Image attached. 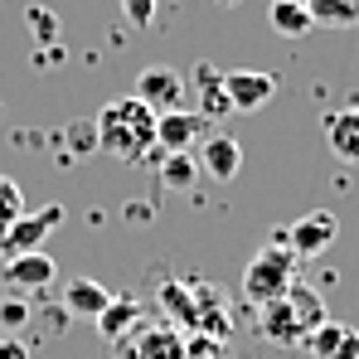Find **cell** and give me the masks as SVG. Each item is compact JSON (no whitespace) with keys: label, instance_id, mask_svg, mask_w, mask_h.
Returning <instances> with one entry per match:
<instances>
[{"label":"cell","instance_id":"1","mask_svg":"<svg viewBox=\"0 0 359 359\" xmlns=\"http://www.w3.org/2000/svg\"><path fill=\"white\" fill-rule=\"evenodd\" d=\"M97 151L112 156L117 165H156L161 161V146H156V112L141 102V97H112L97 117Z\"/></svg>","mask_w":359,"mask_h":359},{"label":"cell","instance_id":"2","mask_svg":"<svg viewBox=\"0 0 359 359\" xmlns=\"http://www.w3.org/2000/svg\"><path fill=\"white\" fill-rule=\"evenodd\" d=\"M320 320H325V301H320V292H311L306 282H292L287 297H277V301L262 306L257 330H262V340H272V345H282V350H297Z\"/></svg>","mask_w":359,"mask_h":359},{"label":"cell","instance_id":"3","mask_svg":"<svg viewBox=\"0 0 359 359\" xmlns=\"http://www.w3.org/2000/svg\"><path fill=\"white\" fill-rule=\"evenodd\" d=\"M297 262H301V257L287 248V243L262 248V252H257V257H248V267H243V297L257 301V306L287 297V292H292V282H297Z\"/></svg>","mask_w":359,"mask_h":359},{"label":"cell","instance_id":"4","mask_svg":"<svg viewBox=\"0 0 359 359\" xmlns=\"http://www.w3.org/2000/svg\"><path fill=\"white\" fill-rule=\"evenodd\" d=\"M131 97H141L151 112H175V107H184V97H189V83H184V73L170 68V63H151V68L136 73V93Z\"/></svg>","mask_w":359,"mask_h":359},{"label":"cell","instance_id":"5","mask_svg":"<svg viewBox=\"0 0 359 359\" xmlns=\"http://www.w3.org/2000/svg\"><path fill=\"white\" fill-rule=\"evenodd\" d=\"M204 126H209V121L199 117L194 107L156 112V146H161V156H180V151H194V146L204 141Z\"/></svg>","mask_w":359,"mask_h":359},{"label":"cell","instance_id":"6","mask_svg":"<svg viewBox=\"0 0 359 359\" xmlns=\"http://www.w3.org/2000/svg\"><path fill=\"white\" fill-rule=\"evenodd\" d=\"M224 97L233 102V112H257L277 97V73H262V68H233L224 73Z\"/></svg>","mask_w":359,"mask_h":359},{"label":"cell","instance_id":"7","mask_svg":"<svg viewBox=\"0 0 359 359\" xmlns=\"http://www.w3.org/2000/svg\"><path fill=\"white\" fill-rule=\"evenodd\" d=\"M340 233V219L330 214V209H311V214H301L297 224L287 229V248L297 252V257H320L330 243Z\"/></svg>","mask_w":359,"mask_h":359},{"label":"cell","instance_id":"8","mask_svg":"<svg viewBox=\"0 0 359 359\" xmlns=\"http://www.w3.org/2000/svg\"><path fill=\"white\" fill-rule=\"evenodd\" d=\"M59 224H63V209H59V204H44V209H39V214H29V219L20 214V219L0 233V248H5L10 257H15V252H34V248L49 238Z\"/></svg>","mask_w":359,"mask_h":359},{"label":"cell","instance_id":"9","mask_svg":"<svg viewBox=\"0 0 359 359\" xmlns=\"http://www.w3.org/2000/svg\"><path fill=\"white\" fill-rule=\"evenodd\" d=\"M199 170L209 180H219V184H229V180L243 170V146L233 141V136H224V131H214V136H204L199 141Z\"/></svg>","mask_w":359,"mask_h":359},{"label":"cell","instance_id":"10","mask_svg":"<svg viewBox=\"0 0 359 359\" xmlns=\"http://www.w3.org/2000/svg\"><path fill=\"white\" fill-rule=\"evenodd\" d=\"M301 345H306L316 359H359V330H355V325H340V320H330V316H325V320H320Z\"/></svg>","mask_w":359,"mask_h":359},{"label":"cell","instance_id":"11","mask_svg":"<svg viewBox=\"0 0 359 359\" xmlns=\"http://www.w3.org/2000/svg\"><path fill=\"white\" fill-rule=\"evenodd\" d=\"M189 83V93L199 97V117L214 121V117H233V102L224 97V73H214V63H194V73L184 78Z\"/></svg>","mask_w":359,"mask_h":359},{"label":"cell","instance_id":"12","mask_svg":"<svg viewBox=\"0 0 359 359\" xmlns=\"http://www.w3.org/2000/svg\"><path fill=\"white\" fill-rule=\"evenodd\" d=\"M325 146H330L335 161L359 165V102H355V107H335V112H325Z\"/></svg>","mask_w":359,"mask_h":359},{"label":"cell","instance_id":"13","mask_svg":"<svg viewBox=\"0 0 359 359\" xmlns=\"http://www.w3.org/2000/svg\"><path fill=\"white\" fill-rule=\"evenodd\" d=\"M54 272H59V267H54V257H49V252H39V248H34V252H15V257L5 262V282H10V287H25V292L49 287V282H54Z\"/></svg>","mask_w":359,"mask_h":359},{"label":"cell","instance_id":"14","mask_svg":"<svg viewBox=\"0 0 359 359\" xmlns=\"http://www.w3.org/2000/svg\"><path fill=\"white\" fill-rule=\"evenodd\" d=\"M107 301H112V292H107L102 282H93V277H73V282L63 287V311H68V316H88V320H93Z\"/></svg>","mask_w":359,"mask_h":359},{"label":"cell","instance_id":"15","mask_svg":"<svg viewBox=\"0 0 359 359\" xmlns=\"http://www.w3.org/2000/svg\"><path fill=\"white\" fill-rule=\"evenodd\" d=\"M97 330H102V340H126V330L141 320V311H136V301H126V297H112L97 316Z\"/></svg>","mask_w":359,"mask_h":359},{"label":"cell","instance_id":"16","mask_svg":"<svg viewBox=\"0 0 359 359\" xmlns=\"http://www.w3.org/2000/svg\"><path fill=\"white\" fill-rule=\"evenodd\" d=\"M267 25H272L277 34H287V39H301V34L316 29L301 0H272V5H267Z\"/></svg>","mask_w":359,"mask_h":359},{"label":"cell","instance_id":"17","mask_svg":"<svg viewBox=\"0 0 359 359\" xmlns=\"http://www.w3.org/2000/svg\"><path fill=\"white\" fill-rule=\"evenodd\" d=\"M306 15H311V25L350 29V25H359V0H306Z\"/></svg>","mask_w":359,"mask_h":359},{"label":"cell","instance_id":"18","mask_svg":"<svg viewBox=\"0 0 359 359\" xmlns=\"http://www.w3.org/2000/svg\"><path fill=\"white\" fill-rule=\"evenodd\" d=\"M156 165H161V184H165V189H189V184H194V175H199V161H194V151L161 156Z\"/></svg>","mask_w":359,"mask_h":359},{"label":"cell","instance_id":"19","mask_svg":"<svg viewBox=\"0 0 359 359\" xmlns=\"http://www.w3.org/2000/svg\"><path fill=\"white\" fill-rule=\"evenodd\" d=\"M25 20H29V29H34V39H39V44H59V39H63V34H59V15H54V10L29 5V10H25Z\"/></svg>","mask_w":359,"mask_h":359},{"label":"cell","instance_id":"20","mask_svg":"<svg viewBox=\"0 0 359 359\" xmlns=\"http://www.w3.org/2000/svg\"><path fill=\"white\" fill-rule=\"evenodd\" d=\"M20 214H25V194H20V184H15L10 175H0V233H5Z\"/></svg>","mask_w":359,"mask_h":359},{"label":"cell","instance_id":"21","mask_svg":"<svg viewBox=\"0 0 359 359\" xmlns=\"http://www.w3.org/2000/svg\"><path fill=\"white\" fill-rule=\"evenodd\" d=\"M121 15H126V25H151L156 20V0H121Z\"/></svg>","mask_w":359,"mask_h":359},{"label":"cell","instance_id":"22","mask_svg":"<svg viewBox=\"0 0 359 359\" xmlns=\"http://www.w3.org/2000/svg\"><path fill=\"white\" fill-rule=\"evenodd\" d=\"M20 320H29V306H25V301H0V325L15 330Z\"/></svg>","mask_w":359,"mask_h":359},{"label":"cell","instance_id":"23","mask_svg":"<svg viewBox=\"0 0 359 359\" xmlns=\"http://www.w3.org/2000/svg\"><path fill=\"white\" fill-rule=\"evenodd\" d=\"M0 350H5L0 359H25V350H20V345H0Z\"/></svg>","mask_w":359,"mask_h":359},{"label":"cell","instance_id":"24","mask_svg":"<svg viewBox=\"0 0 359 359\" xmlns=\"http://www.w3.org/2000/svg\"><path fill=\"white\" fill-rule=\"evenodd\" d=\"M219 5H238V0H219Z\"/></svg>","mask_w":359,"mask_h":359}]
</instances>
